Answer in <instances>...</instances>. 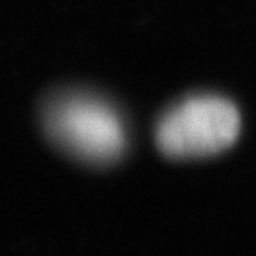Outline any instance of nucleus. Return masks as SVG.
<instances>
[{
  "mask_svg": "<svg viewBox=\"0 0 256 256\" xmlns=\"http://www.w3.org/2000/svg\"><path fill=\"white\" fill-rule=\"evenodd\" d=\"M48 135L85 162L108 163L125 148V128L118 114L92 95H65L45 114Z\"/></svg>",
  "mask_w": 256,
  "mask_h": 256,
  "instance_id": "f03ea898",
  "label": "nucleus"
},
{
  "mask_svg": "<svg viewBox=\"0 0 256 256\" xmlns=\"http://www.w3.org/2000/svg\"><path fill=\"white\" fill-rule=\"evenodd\" d=\"M240 115L220 96H192L173 106L156 126V145L170 158L214 155L236 142Z\"/></svg>",
  "mask_w": 256,
  "mask_h": 256,
  "instance_id": "f257e3e1",
  "label": "nucleus"
}]
</instances>
